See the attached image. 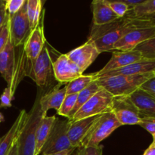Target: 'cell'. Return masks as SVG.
<instances>
[{"instance_id":"39","label":"cell","mask_w":155,"mask_h":155,"mask_svg":"<svg viewBox=\"0 0 155 155\" xmlns=\"http://www.w3.org/2000/svg\"><path fill=\"white\" fill-rule=\"evenodd\" d=\"M76 148H72L71 150H68V151H63L61 153H57V154H42V155H72L74 151H75Z\"/></svg>"},{"instance_id":"23","label":"cell","mask_w":155,"mask_h":155,"mask_svg":"<svg viewBox=\"0 0 155 155\" xmlns=\"http://www.w3.org/2000/svg\"><path fill=\"white\" fill-rule=\"evenodd\" d=\"M42 0H26V12L32 30L38 25L43 13V4Z\"/></svg>"},{"instance_id":"2","label":"cell","mask_w":155,"mask_h":155,"mask_svg":"<svg viewBox=\"0 0 155 155\" xmlns=\"http://www.w3.org/2000/svg\"><path fill=\"white\" fill-rule=\"evenodd\" d=\"M141 18L125 16L101 26L92 25L88 40L95 44L100 53L113 51L115 44L128 32L139 25Z\"/></svg>"},{"instance_id":"15","label":"cell","mask_w":155,"mask_h":155,"mask_svg":"<svg viewBox=\"0 0 155 155\" xmlns=\"http://www.w3.org/2000/svg\"><path fill=\"white\" fill-rule=\"evenodd\" d=\"M44 12L38 25L30 32L24 44V51L29 61L33 62L39 56L46 43L44 34Z\"/></svg>"},{"instance_id":"37","label":"cell","mask_w":155,"mask_h":155,"mask_svg":"<svg viewBox=\"0 0 155 155\" xmlns=\"http://www.w3.org/2000/svg\"><path fill=\"white\" fill-rule=\"evenodd\" d=\"M145 0H123L122 2L124 4L127 5V7L129 8V10H130V9L133 8L134 7L137 6L138 5L143 2Z\"/></svg>"},{"instance_id":"13","label":"cell","mask_w":155,"mask_h":155,"mask_svg":"<svg viewBox=\"0 0 155 155\" xmlns=\"http://www.w3.org/2000/svg\"><path fill=\"white\" fill-rule=\"evenodd\" d=\"M143 58L140 51L136 49L127 51H114L111 58L107 62V64L98 72L93 73V75L96 80L97 77L101 74L114 70L120 69Z\"/></svg>"},{"instance_id":"35","label":"cell","mask_w":155,"mask_h":155,"mask_svg":"<svg viewBox=\"0 0 155 155\" xmlns=\"http://www.w3.org/2000/svg\"><path fill=\"white\" fill-rule=\"evenodd\" d=\"M139 89H142L152 96L155 97V77L150 79L145 83H143Z\"/></svg>"},{"instance_id":"18","label":"cell","mask_w":155,"mask_h":155,"mask_svg":"<svg viewBox=\"0 0 155 155\" xmlns=\"http://www.w3.org/2000/svg\"><path fill=\"white\" fill-rule=\"evenodd\" d=\"M151 73H155V59L143 58L120 69L114 70L101 74L98 76L97 79L117 75H139Z\"/></svg>"},{"instance_id":"44","label":"cell","mask_w":155,"mask_h":155,"mask_svg":"<svg viewBox=\"0 0 155 155\" xmlns=\"http://www.w3.org/2000/svg\"><path fill=\"white\" fill-rule=\"evenodd\" d=\"M4 2H5V1H3V0H0V5L2 4V3Z\"/></svg>"},{"instance_id":"5","label":"cell","mask_w":155,"mask_h":155,"mask_svg":"<svg viewBox=\"0 0 155 155\" xmlns=\"http://www.w3.org/2000/svg\"><path fill=\"white\" fill-rule=\"evenodd\" d=\"M120 127L122 125L118 122L112 112H107L100 115L82 142L80 147L99 146L102 141Z\"/></svg>"},{"instance_id":"42","label":"cell","mask_w":155,"mask_h":155,"mask_svg":"<svg viewBox=\"0 0 155 155\" xmlns=\"http://www.w3.org/2000/svg\"><path fill=\"white\" fill-rule=\"evenodd\" d=\"M4 120H5L4 116H3L2 114L0 112V124H1V123H2V122H4Z\"/></svg>"},{"instance_id":"11","label":"cell","mask_w":155,"mask_h":155,"mask_svg":"<svg viewBox=\"0 0 155 155\" xmlns=\"http://www.w3.org/2000/svg\"><path fill=\"white\" fill-rule=\"evenodd\" d=\"M8 17L10 39L12 43L15 46L24 45L32 31L26 12V2L19 12L13 16L8 15Z\"/></svg>"},{"instance_id":"14","label":"cell","mask_w":155,"mask_h":155,"mask_svg":"<svg viewBox=\"0 0 155 155\" xmlns=\"http://www.w3.org/2000/svg\"><path fill=\"white\" fill-rule=\"evenodd\" d=\"M54 77L59 83H70L83 74L66 54H61L52 63Z\"/></svg>"},{"instance_id":"7","label":"cell","mask_w":155,"mask_h":155,"mask_svg":"<svg viewBox=\"0 0 155 155\" xmlns=\"http://www.w3.org/2000/svg\"><path fill=\"white\" fill-rule=\"evenodd\" d=\"M140 24L124 35L114 45L113 51L134 50L142 42L155 36V24L146 18H141Z\"/></svg>"},{"instance_id":"1","label":"cell","mask_w":155,"mask_h":155,"mask_svg":"<svg viewBox=\"0 0 155 155\" xmlns=\"http://www.w3.org/2000/svg\"><path fill=\"white\" fill-rule=\"evenodd\" d=\"M31 61L24 51V45L15 46L9 38L7 45L0 52V74L13 95L24 77H27Z\"/></svg>"},{"instance_id":"27","label":"cell","mask_w":155,"mask_h":155,"mask_svg":"<svg viewBox=\"0 0 155 155\" xmlns=\"http://www.w3.org/2000/svg\"><path fill=\"white\" fill-rule=\"evenodd\" d=\"M77 99V94L66 95L60 109L58 110V111H57L58 114L62 117H65L68 119L71 111L74 110V107H75Z\"/></svg>"},{"instance_id":"25","label":"cell","mask_w":155,"mask_h":155,"mask_svg":"<svg viewBox=\"0 0 155 155\" xmlns=\"http://www.w3.org/2000/svg\"><path fill=\"white\" fill-rule=\"evenodd\" d=\"M155 13V0H145L133 8L130 9L126 16L130 18H146Z\"/></svg>"},{"instance_id":"8","label":"cell","mask_w":155,"mask_h":155,"mask_svg":"<svg viewBox=\"0 0 155 155\" xmlns=\"http://www.w3.org/2000/svg\"><path fill=\"white\" fill-rule=\"evenodd\" d=\"M70 120L56 117L50 134L41 151L42 154H52L72 149L68 138Z\"/></svg>"},{"instance_id":"6","label":"cell","mask_w":155,"mask_h":155,"mask_svg":"<svg viewBox=\"0 0 155 155\" xmlns=\"http://www.w3.org/2000/svg\"><path fill=\"white\" fill-rule=\"evenodd\" d=\"M52 63L51 54L45 43L39 56L30 63L27 77H30L39 88L42 89H47L51 86L53 82L54 72Z\"/></svg>"},{"instance_id":"19","label":"cell","mask_w":155,"mask_h":155,"mask_svg":"<svg viewBox=\"0 0 155 155\" xmlns=\"http://www.w3.org/2000/svg\"><path fill=\"white\" fill-rule=\"evenodd\" d=\"M139 110L141 117H155V97L139 89L129 95Z\"/></svg>"},{"instance_id":"28","label":"cell","mask_w":155,"mask_h":155,"mask_svg":"<svg viewBox=\"0 0 155 155\" xmlns=\"http://www.w3.org/2000/svg\"><path fill=\"white\" fill-rule=\"evenodd\" d=\"M135 49L141 52L145 59H155V36L142 42Z\"/></svg>"},{"instance_id":"9","label":"cell","mask_w":155,"mask_h":155,"mask_svg":"<svg viewBox=\"0 0 155 155\" xmlns=\"http://www.w3.org/2000/svg\"><path fill=\"white\" fill-rule=\"evenodd\" d=\"M113 98L111 94L101 88L98 92L79 109L70 121H77L110 112Z\"/></svg>"},{"instance_id":"31","label":"cell","mask_w":155,"mask_h":155,"mask_svg":"<svg viewBox=\"0 0 155 155\" xmlns=\"http://www.w3.org/2000/svg\"><path fill=\"white\" fill-rule=\"evenodd\" d=\"M26 0H7L5 2L8 16H13L19 12L25 3Z\"/></svg>"},{"instance_id":"12","label":"cell","mask_w":155,"mask_h":155,"mask_svg":"<svg viewBox=\"0 0 155 155\" xmlns=\"http://www.w3.org/2000/svg\"><path fill=\"white\" fill-rule=\"evenodd\" d=\"M100 54L101 53L95 44L91 41L87 40V42H85L83 45L74 48L66 54L71 61L77 65L83 74Z\"/></svg>"},{"instance_id":"21","label":"cell","mask_w":155,"mask_h":155,"mask_svg":"<svg viewBox=\"0 0 155 155\" xmlns=\"http://www.w3.org/2000/svg\"><path fill=\"white\" fill-rule=\"evenodd\" d=\"M93 25L101 26L119 19L112 11L107 0H94L92 2Z\"/></svg>"},{"instance_id":"43","label":"cell","mask_w":155,"mask_h":155,"mask_svg":"<svg viewBox=\"0 0 155 155\" xmlns=\"http://www.w3.org/2000/svg\"><path fill=\"white\" fill-rule=\"evenodd\" d=\"M152 138H153V142H154L155 143V134L152 135Z\"/></svg>"},{"instance_id":"38","label":"cell","mask_w":155,"mask_h":155,"mask_svg":"<svg viewBox=\"0 0 155 155\" xmlns=\"http://www.w3.org/2000/svg\"><path fill=\"white\" fill-rule=\"evenodd\" d=\"M142 155H155V143L152 142Z\"/></svg>"},{"instance_id":"17","label":"cell","mask_w":155,"mask_h":155,"mask_svg":"<svg viewBox=\"0 0 155 155\" xmlns=\"http://www.w3.org/2000/svg\"><path fill=\"white\" fill-rule=\"evenodd\" d=\"M99 116L100 115L91 117L77 121H70L68 138L73 148H77L80 147L82 142L86 138L92 126Z\"/></svg>"},{"instance_id":"30","label":"cell","mask_w":155,"mask_h":155,"mask_svg":"<svg viewBox=\"0 0 155 155\" xmlns=\"http://www.w3.org/2000/svg\"><path fill=\"white\" fill-rule=\"evenodd\" d=\"M103 147L99 145L96 147L82 146L76 148L73 155H102Z\"/></svg>"},{"instance_id":"3","label":"cell","mask_w":155,"mask_h":155,"mask_svg":"<svg viewBox=\"0 0 155 155\" xmlns=\"http://www.w3.org/2000/svg\"><path fill=\"white\" fill-rule=\"evenodd\" d=\"M155 77V73L139 75H117L97 79L101 88L115 96H129L143 83Z\"/></svg>"},{"instance_id":"36","label":"cell","mask_w":155,"mask_h":155,"mask_svg":"<svg viewBox=\"0 0 155 155\" xmlns=\"http://www.w3.org/2000/svg\"><path fill=\"white\" fill-rule=\"evenodd\" d=\"M5 2V1L2 4L0 5V27L5 23L8 18V13L7 11H6Z\"/></svg>"},{"instance_id":"32","label":"cell","mask_w":155,"mask_h":155,"mask_svg":"<svg viewBox=\"0 0 155 155\" xmlns=\"http://www.w3.org/2000/svg\"><path fill=\"white\" fill-rule=\"evenodd\" d=\"M9 38H10V31H9L8 17L5 23L0 27V52L6 46Z\"/></svg>"},{"instance_id":"33","label":"cell","mask_w":155,"mask_h":155,"mask_svg":"<svg viewBox=\"0 0 155 155\" xmlns=\"http://www.w3.org/2000/svg\"><path fill=\"white\" fill-rule=\"evenodd\" d=\"M139 125L151 135L155 134V117H142Z\"/></svg>"},{"instance_id":"22","label":"cell","mask_w":155,"mask_h":155,"mask_svg":"<svg viewBox=\"0 0 155 155\" xmlns=\"http://www.w3.org/2000/svg\"><path fill=\"white\" fill-rule=\"evenodd\" d=\"M55 119V116L44 114L39 121L35 134V155L41 154V151L49 136Z\"/></svg>"},{"instance_id":"4","label":"cell","mask_w":155,"mask_h":155,"mask_svg":"<svg viewBox=\"0 0 155 155\" xmlns=\"http://www.w3.org/2000/svg\"><path fill=\"white\" fill-rule=\"evenodd\" d=\"M42 93L38 91L33 106L27 113L26 122L20 133L17 141L18 155H35V134L37 126L45 114L39 107V98Z\"/></svg>"},{"instance_id":"24","label":"cell","mask_w":155,"mask_h":155,"mask_svg":"<svg viewBox=\"0 0 155 155\" xmlns=\"http://www.w3.org/2000/svg\"><path fill=\"white\" fill-rule=\"evenodd\" d=\"M101 86H99V84L98 83L97 80H94L92 83L89 84V86L88 87H86V89H83V91H81L80 92H79L77 94V99L76 101L75 107H74V110L71 111V114H70L69 117H68V120H71L72 119L73 117L74 116L76 113L78 111L79 109L82 107L84 104H86L88 101L91 98V97L93 96L97 92L99 91V89H101Z\"/></svg>"},{"instance_id":"34","label":"cell","mask_w":155,"mask_h":155,"mask_svg":"<svg viewBox=\"0 0 155 155\" xmlns=\"http://www.w3.org/2000/svg\"><path fill=\"white\" fill-rule=\"evenodd\" d=\"M13 93L8 87H6L0 96V107H12V101L14 98Z\"/></svg>"},{"instance_id":"40","label":"cell","mask_w":155,"mask_h":155,"mask_svg":"<svg viewBox=\"0 0 155 155\" xmlns=\"http://www.w3.org/2000/svg\"><path fill=\"white\" fill-rule=\"evenodd\" d=\"M8 155H18V145H17V142L15 144V145H14L13 148H12V150H11L10 152L8 153Z\"/></svg>"},{"instance_id":"26","label":"cell","mask_w":155,"mask_h":155,"mask_svg":"<svg viewBox=\"0 0 155 155\" xmlns=\"http://www.w3.org/2000/svg\"><path fill=\"white\" fill-rule=\"evenodd\" d=\"M94 80H95V79L93 74H87V75L82 74L81 76L66 85V94L67 95L78 94L79 92L88 87Z\"/></svg>"},{"instance_id":"29","label":"cell","mask_w":155,"mask_h":155,"mask_svg":"<svg viewBox=\"0 0 155 155\" xmlns=\"http://www.w3.org/2000/svg\"><path fill=\"white\" fill-rule=\"evenodd\" d=\"M110 8L118 18H124L129 11V8L122 1H107Z\"/></svg>"},{"instance_id":"20","label":"cell","mask_w":155,"mask_h":155,"mask_svg":"<svg viewBox=\"0 0 155 155\" xmlns=\"http://www.w3.org/2000/svg\"><path fill=\"white\" fill-rule=\"evenodd\" d=\"M66 95V86L61 89L56 86L52 90L42 94L39 98V107L42 113L47 114L50 109L58 111Z\"/></svg>"},{"instance_id":"41","label":"cell","mask_w":155,"mask_h":155,"mask_svg":"<svg viewBox=\"0 0 155 155\" xmlns=\"http://www.w3.org/2000/svg\"><path fill=\"white\" fill-rule=\"evenodd\" d=\"M146 19L149 20L150 21H151V22L153 23V24H155V13L153 14L152 15H151V16L148 17V18H146Z\"/></svg>"},{"instance_id":"10","label":"cell","mask_w":155,"mask_h":155,"mask_svg":"<svg viewBox=\"0 0 155 155\" xmlns=\"http://www.w3.org/2000/svg\"><path fill=\"white\" fill-rule=\"evenodd\" d=\"M110 112L122 126L139 125L142 117L138 108L129 96L114 97Z\"/></svg>"},{"instance_id":"16","label":"cell","mask_w":155,"mask_h":155,"mask_svg":"<svg viewBox=\"0 0 155 155\" xmlns=\"http://www.w3.org/2000/svg\"><path fill=\"white\" fill-rule=\"evenodd\" d=\"M27 117L25 110H21L18 117L9 129L8 131L0 138V155H8L17 142L20 133L24 127Z\"/></svg>"}]
</instances>
